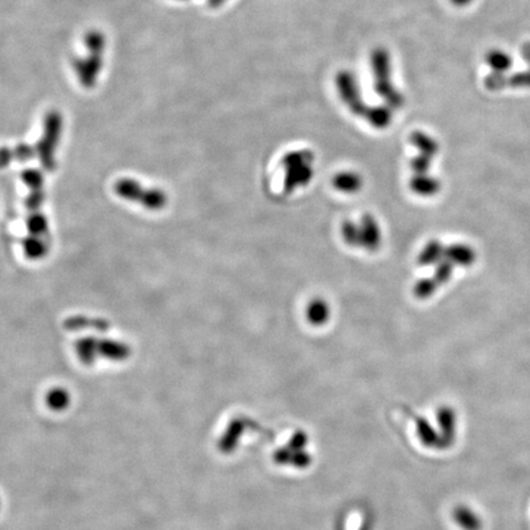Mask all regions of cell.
I'll use <instances>...</instances> for the list:
<instances>
[{"instance_id": "2", "label": "cell", "mask_w": 530, "mask_h": 530, "mask_svg": "<svg viewBox=\"0 0 530 530\" xmlns=\"http://www.w3.org/2000/svg\"><path fill=\"white\" fill-rule=\"evenodd\" d=\"M487 63L490 64V67L495 70L503 72V70L510 68L512 60L505 52L495 51V52H490V54L487 55Z\"/></svg>"}, {"instance_id": "3", "label": "cell", "mask_w": 530, "mask_h": 530, "mask_svg": "<svg viewBox=\"0 0 530 530\" xmlns=\"http://www.w3.org/2000/svg\"><path fill=\"white\" fill-rule=\"evenodd\" d=\"M47 404L53 410H64L69 405V395L62 390H52L47 397Z\"/></svg>"}, {"instance_id": "1", "label": "cell", "mask_w": 530, "mask_h": 530, "mask_svg": "<svg viewBox=\"0 0 530 530\" xmlns=\"http://www.w3.org/2000/svg\"><path fill=\"white\" fill-rule=\"evenodd\" d=\"M453 518L462 530H482V519L475 510L469 506L461 505L453 512Z\"/></svg>"}, {"instance_id": "4", "label": "cell", "mask_w": 530, "mask_h": 530, "mask_svg": "<svg viewBox=\"0 0 530 530\" xmlns=\"http://www.w3.org/2000/svg\"><path fill=\"white\" fill-rule=\"evenodd\" d=\"M453 3H456L458 5H465L468 3H470V0H453Z\"/></svg>"}]
</instances>
